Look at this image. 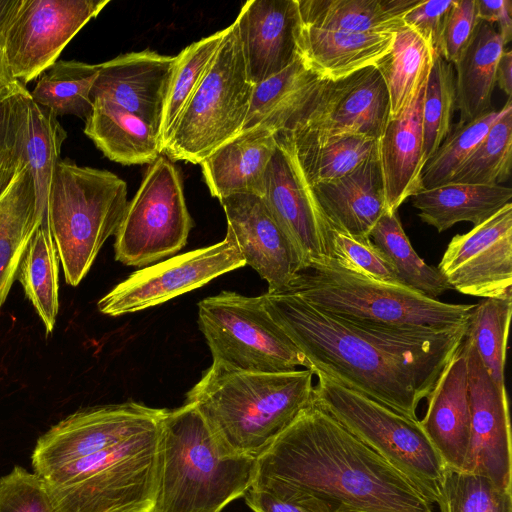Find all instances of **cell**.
<instances>
[{
	"label": "cell",
	"mask_w": 512,
	"mask_h": 512,
	"mask_svg": "<svg viewBox=\"0 0 512 512\" xmlns=\"http://www.w3.org/2000/svg\"><path fill=\"white\" fill-rule=\"evenodd\" d=\"M263 298L308 369L413 419L468 328L439 333L378 329L321 311L290 293L266 292Z\"/></svg>",
	"instance_id": "6da1fadb"
},
{
	"label": "cell",
	"mask_w": 512,
	"mask_h": 512,
	"mask_svg": "<svg viewBox=\"0 0 512 512\" xmlns=\"http://www.w3.org/2000/svg\"><path fill=\"white\" fill-rule=\"evenodd\" d=\"M255 480L311 495L331 512H434L412 481L314 400L257 458Z\"/></svg>",
	"instance_id": "7a4b0ae2"
},
{
	"label": "cell",
	"mask_w": 512,
	"mask_h": 512,
	"mask_svg": "<svg viewBox=\"0 0 512 512\" xmlns=\"http://www.w3.org/2000/svg\"><path fill=\"white\" fill-rule=\"evenodd\" d=\"M311 369L247 372L211 365L187 393L218 440L257 459L313 400Z\"/></svg>",
	"instance_id": "3957f363"
},
{
	"label": "cell",
	"mask_w": 512,
	"mask_h": 512,
	"mask_svg": "<svg viewBox=\"0 0 512 512\" xmlns=\"http://www.w3.org/2000/svg\"><path fill=\"white\" fill-rule=\"evenodd\" d=\"M256 463L230 452L192 403L166 409L151 512H221L252 486Z\"/></svg>",
	"instance_id": "277c9868"
},
{
	"label": "cell",
	"mask_w": 512,
	"mask_h": 512,
	"mask_svg": "<svg viewBox=\"0 0 512 512\" xmlns=\"http://www.w3.org/2000/svg\"><path fill=\"white\" fill-rule=\"evenodd\" d=\"M347 321L378 329L439 333L468 325L475 304H453L349 272L333 259L299 271L284 291ZM281 293V292H280Z\"/></svg>",
	"instance_id": "5b68a950"
},
{
	"label": "cell",
	"mask_w": 512,
	"mask_h": 512,
	"mask_svg": "<svg viewBox=\"0 0 512 512\" xmlns=\"http://www.w3.org/2000/svg\"><path fill=\"white\" fill-rule=\"evenodd\" d=\"M161 422L41 477L55 512H151Z\"/></svg>",
	"instance_id": "8992f818"
},
{
	"label": "cell",
	"mask_w": 512,
	"mask_h": 512,
	"mask_svg": "<svg viewBox=\"0 0 512 512\" xmlns=\"http://www.w3.org/2000/svg\"><path fill=\"white\" fill-rule=\"evenodd\" d=\"M127 204V184L116 174L68 158L59 161L46 219L67 284L77 286L86 276L103 244L115 235Z\"/></svg>",
	"instance_id": "52a82bcc"
},
{
	"label": "cell",
	"mask_w": 512,
	"mask_h": 512,
	"mask_svg": "<svg viewBox=\"0 0 512 512\" xmlns=\"http://www.w3.org/2000/svg\"><path fill=\"white\" fill-rule=\"evenodd\" d=\"M313 400L439 504L445 465L420 421L350 389L321 372Z\"/></svg>",
	"instance_id": "ba28073f"
},
{
	"label": "cell",
	"mask_w": 512,
	"mask_h": 512,
	"mask_svg": "<svg viewBox=\"0 0 512 512\" xmlns=\"http://www.w3.org/2000/svg\"><path fill=\"white\" fill-rule=\"evenodd\" d=\"M253 87L233 22L224 29L217 53L181 113L163 153L170 160L200 164L243 130Z\"/></svg>",
	"instance_id": "9c48e42d"
},
{
	"label": "cell",
	"mask_w": 512,
	"mask_h": 512,
	"mask_svg": "<svg viewBox=\"0 0 512 512\" xmlns=\"http://www.w3.org/2000/svg\"><path fill=\"white\" fill-rule=\"evenodd\" d=\"M198 325L213 366L247 372H285L303 366L304 355L273 320L263 295L221 293L198 303Z\"/></svg>",
	"instance_id": "30bf717a"
},
{
	"label": "cell",
	"mask_w": 512,
	"mask_h": 512,
	"mask_svg": "<svg viewBox=\"0 0 512 512\" xmlns=\"http://www.w3.org/2000/svg\"><path fill=\"white\" fill-rule=\"evenodd\" d=\"M193 226L180 174L160 155L128 202L115 233V259L143 267L180 251Z\"/></svg>",
	"instance_id": "8fae6325"
},
{
	"label": "cell",
	"mask_w": 512,
	"mask_h": 512,
	"mask_svg": "<svg viewBox=\"0 0 512 512\" xmlns=\"http://www.w3.org/2000/svg\"><path fill=\"white\" fill-rule=\"evenodd\" d=\"M389 113L385 82L376 66H369L322 80L280 130L312 139L357 134L379 140Z\"/></svg>",
	"instance_id": "7c38bea8"
},
{
	"label": "cell",
	"mask_w": 512,
	"mask_h": 512,
	"mask_svg": "<svg viewBox=\"0 0 512 512\" xmlns=\"http://www.w3.org/2000/svg\"><path fill=\"white\" fill-rule=\"evenodd\" d=\"M110 0H21L1 41L13 78L27 84L52 67Z\"/></svg>",
	"instance_id": "4fadbf2b"
},
{
	"label": "cell",
	"mask_w": 512,
	"mask_h": 512,
	"mask_svg": "<svg viewBox=\"0 0 512 512\" xmlns=\"http://www.w3.org/2000/svg\"><path fill=\"white\" fill-rule=\"evenodd\" d=\"M245 266L234 242L225 238L213 245L176 255L133 272L97 303L109 316L141 311L197 289L229 271Z\"/></svg>",
	"instance_id": "5bb4252c"
},
{
	"label": "cell",
	"mask_w": 512,
	"mask_h": 512,
	"mask_svg": "<svg viewBox=\"0 0 512 512\" xmlns=\"http://www.w3.org/2000/svg\"><path fill=\"white\" fill-rule=\"evenodd\" d=\"M263 199L294 246L302 269L332 258L331 226L297 159L290 136L276 132Z\"/></svg>",
	"instance_id": "9a60e30c"
},
{
	"label": "cell",
	"mask_w": 512,
	"mask_h": 512,
	"mask_svg": "<svg viewBox=\"0 0 512 512\" xmlns=\"http://www.w3.org/2000/svg\"><path fill=\"white\" fill-rule=\"evenodd\" d=\"M165 411L137 402L78 410L38 438L31 456L33 472L43 477L61 466L113 446L161 421Z\"/></svg>",
	"instance_id": "2e32d148"
},
{
	"label": "cell",
	"mask_w": 512,
	"mask_h": 512,
	"mask_svg": "<svg viewBox=\"0 0 512 512\" xmlns=\"http://www.w3.org/2000/svg\"><path fill=\"white\" fill-rule=\"evenodd\" d=\"M464 295L512 300V203L449 242L437 266Z\"/></svg>",
	"instance_id": "e0dca14e"
},
{
	"label": "cell",
	"mask_w": 512,
	"mask_h": 512,
	"mask_svg": "<svg viewBox=\"0 0 512 512\" xmlns=\"http://www.w3.org/2000/svg\"><path fill=\"white\" fill-rule=\"evenodd\" d=\"M470 405V441L464 472L488 477L501 489L512 488V453L506 387L496 385L465 336Z\"/></svg>",
	"instance_id": "ac0fdd59"
},
{
	"label": "cell",
	"mask_w": 512,
	"mask_h": 512,
	"mask_svg": "<svg viewBox=\"0 0 512 512\" xmlns=\"http://www.w3.org/2000/svg\"><path fill=\"white\" fill-rule=\"evenodd\" d=\"M219 201L226 216V234L236 243L245 265L268 283L267 293L284 292L302 265L263 197L238 193Z\"/></svg>",
	"instance_id": "d6986e66"
},
{
	"label": "cell",
	"mask_w": 512,
	"mask_h": 512,
	"mask_svg": "<svg viewBox=\"0 0 512 512\" xmlns=\"http://www.w3.org/2000/svg\"><path fill=\"white\" fill-rule=\"evenodd\" d=\"M176 61L177 55L144 50L98 64L91 98L93 101L106 99L119 105L160 134L164 104Z\"/></svg>",
	"instance_id": "ffe728a7"
},
{
	"label": "cell",
	"mask_w": 512,
	"mask_h": 512,
	"mask_svg": "<svg viewBox=\"0 0 512 512\" xmlns=\"http://www.w3.org/2000/svg\"><path fill=\"white\" fill-rule=\"evenodd\" d=\"M234 23L251 84L278 74L299 57L296 0L247 1Z\"/></svg>",
	"instance_id": "44dd1931"
},
{
	"label": "cell",
	"mask_w": 512,
	"mask_h": 512,
	"mask_svg": "<svg viewBox=\"0 0 512 512\" xmlns=\"http://www.w3.org/2000/svg\"><path fill=\"white\" fill-rule=\"evenodd\" d=\"M427 400V411L420 421L425 434L445 467L463 471L470 441L468 363L463 342L443 369Z\"/></svg>",
	"instance_id": "7402d4cb"
},
{
	"label": "cell",
	"mask_w": 512,
	"mask_h": 512,
	"mask_svg": "<svg viewBox=\"0 0 512 512\" xmlns=\"http://www.w3.org/2000/svg\"><path fill=\"white\" fill-rule=\"evenodd\" d=\"M428 75L404 111L388 118L378 142L387 211L396 212L403 202L424 189L422 107Z\"/></svg>",
	"instance_id": "603a6c76"
},
{
	"label": "cell",
	"mask_w": 512,
	"mask_h": 512,
	"mask_svg": "<svg viewBox=\"0 0 512 512\" xmlns=\"http://www.w3.org/2000/svg\"><path fill=\"white\" fill-rule=\"evenodd\" d=\"M312 189L331 228L355 237L369 238L387 211L379 153L352 172Z\"/></svg>",
	"instance_id": "cb8c5ba5"
},
{
	"label": "cell",
	"mask_w": 512,
	"mask_h": 512,
	"mask_svg": "<svg viewBox=\"0 0 512 512\" xmlns=\"http://www.w3.org/2000/svg\"><path fill=\"white\" fill-rule=\"evenodd\" d=\"M276 148V132L257 125L241 131L220 146L200 165L213 197L233 194H264V178Z\"/></svg>",
	"instance_id": "d4e9b609"
},
{
	"label": "cell",
	"mask_w": 512,
	"mask_h": 512,
	"mask_svg": "<svg viewBox=\"0 0 512 512\" xmlns=\"http://www.w3.org/2000/svg\"><path fill=\"white\" fill-rule=\"evenodd\" d=\"M395 33L346 32L301 23L298 56L321 80L334 81L375 66L390 51Z\"/></svg>",
	"instance_id": "484cf974"
},
{
	"label": "cell",
	"mask_w": 512,
	"mask_h": 512,
	"mask_svg": "<svg viewBox=\"0 0 512 512\" xmlns=\"http://www.w3.org/2000/svg\"><path fill=\"white\" fill-rule=\"evenodd\" d=\"M85 135L111 161L153 163L163 152L160 134L140 117L106 99H95Z\"/></svg>",
	"instance_id": "4316f807"
},
{
	"label": "cell",
	"mask_w": 512,
	"mask_h": 512,
	"mask_svg": "<svg viewBox=\"0 0 512 512\" xmlns=\"http://www.w3.org/2000/svg\"><path fill=\"white\" fill-rule=\"evenodd\" d=\"M512 189L504 185L448 183L424 189L411 197L419 218L439 233L459 222L482 223L506 204Z\"/></svg>",
	"instance_id": "83f0119b"
},
{
	"label": "cell",
	"mask_w": 512,
	"mask_h": 512,
	"mask_svg": "<svg viewBox=\"0 0 512 512\" xmlns=\"http://www.w3.org/2000/svg\"><path fill=\"white\" fill-rule=\"evenodd\" d=\"M504 47L493 25L480 21L469 45L453 65L455 108L460 114L457 124H465L491 110L496 67Z\"/></svg>",
	"instance_id": "f1b7e54d"
},
{
	"label": "cell",
	"mask_w": 512,
	"mask_h": 512,
	"mask_svg": "<svg viewBox=\"0 0 512 512\" xmlns=\"http://www.w3.org/2000/svg\"><path fill=\"white\" fill-rule=\"evenodd\" d=\"M42 222L28 164L0 197V308L5 302L26 247Z\"/></svg>",
	"instance_id": "f546056e"
},
{
	"label": "cell",
	"mask_w": 512,
	"mask_h": 512,
	"mask_svg": "<svg viewBox=\"0 0 512 512\" xmlns=\"http://www.w3.org/2000/svg\"><path fill=\"white\" fill-rule=\"evenodd\" d=\"M302 24L356 33H395L421 0H296Z\"/></svg>",
	"instance_id": "4dcf8cb0"
},
{
	"label": "cell",
	"mask_w": 512,
	"mask_h": 512,
	"mask_svg": "<svg viewBox=\"0 0 512 512\" xmlns=\"http://www.w3.org/2000/svg\"><path fill=\"white\" fill-rule=\"evenodd\" d=\"M321 81L298 57L278 74L254 85L243 130L263 125L279 131Z\"/></svg>",
	"instance_id": "1f68e13d"
},
{
	"label": "cell",
	"mask_w": 512,
	"mask_h": 512,
	"mask_svg": "<svg viewBox=\"0 0 512 512\" xmlns=\"http://www.w3.org/2000/svg\"><path fill=\"white\" fill-rule=\"evenodd\" d=\"M284 131L291 138L299 164L311 186L340 178L378 155L379 140L364 135L344 134L312 139Z\"/></svg>",
	"instance_id": "d6a6232c"
},
{
	"label": "cell",
	"mask_w": 512,
	"mask_h": 512,
	"mask_svg": "<svg viewBox=\"0 0 512 512\" xmlns=\"http://www.w3.org/2000/svg\"><path fill=\"white\" fill-rule=\"evenodd\" d=\"M59 261L48 221L43 219L26 247L16 279L41 318L47 334L54 329L59 309Z\"/></svg>",
	"instance_id": "836d02e7"
},
{
	"label": "cell",
	"mask_w": 512,
	"mask_h": 512,
	"mask_svg": "<svg viewBox=\"0 0 512 512\" xmlns=\"http://www.w3.org/2000/svg\"><path fill=\"white\" fill-rule=\"evenodd\" d=\"M434 56L428 42L411 28L403 25L396 31L390 51L375 65L388 91L389 117L398 116L410 103Z\"/></svg>",
	"instance_id": "e575fe53"
},
{
	"label": "cell",
	"mask_w": 512,
	"mask_h": 512,
	"mask_svg": "<svg viewBox=\"0 0 512 512\" xmlns=\"http://www.w3.org/2000/svg\"><path fill=\"white\" fill-rule=\"evenodd\" d=\"M98 67L76 60H58L37 78L30 91L31 100L56 117L73 115L86 120L93 110L91 90Z\"/></svg>",
	"instance_id": "d590c367"
},
{
	"label": "cell",
	"mask_w": 512,
	"mask_h": 512,
	"mask_svg": "<svg viewBox=\"0 0 512 512\" xmlns=\"http://www.w3.org/2000/svg\"><path fill=\"white\" fill-rule=\"evenodd\" d=\"M369 237L389 259L403 286L434 299L450 289L437 267L428 265L413 249L397 211H385Z\"/></svg>",
	"instance_id": "8d00e7d4"
},
{
	"label": "cell",
	"mask_w": 512,
	"mask_h": 512,
	"mask_svg": "<svg viewBox=\"0 0 512 512\" xmlns=\"http://www.w3.org/2000/svg\"><path fill=\"white\" fill-rule=\"evenodd\" d=\"M66 138L67 132L57 117L30 97L26 152L42 220L46 219L48 195Z\"/></svg>",
	"instance_id": "74e56055"
},
{
	"label": "cell",
	"mask_w": 512,
	"mask_h": 512,
	"mask_svg": "<svg viewBox=\"0 0 512 512\" xmlns=\"http://www.w3.org/2000/svg\"><path fill=\"white\" fill-rule=\"evenodd\" d=\"M223 35L224 29L190 44L177 55L161 121L160 138L163 148L215 57Z\"/></svg>",
	"instance_id": "f35d334b"
},
{
	"label": "cell",
	"mask_w": 512,
	"mask_h": 512,
	"mask_svg": "<svg viewBox=\"0 0 512 512\" xmlns=\"http://www.w3.org/2000/svg\"><path fill=\"white\" fill-rule=\"evenodd\" d=\"M512 300L485 299L475 304L466 337L492 381L505 386V363Z\"/></svg>",
	"instance_id": "ab89813d"
},
{
	"label": "cell",
	"mask_w": 512,
	"mask_h": 512,
	"mask_svg": "<svg viewBox=\"0 0 512 512\" xmlns=\"http://www.w3.org/2000/svg\"><path fill=\"white\" fill-rule=\"evenodd\" d=\"M29 98L19 81L0 90V197L28 164Z\"/></svg>",
	"instance_id": "60d3db41"
},
{
	"label": "cell",
	"mask_w": 512,
	"mask_h": 512,
	"mask_svg": "<svg viewBox=\"0 0 512 512\" xmlns=\"http://www.w3.org/2000/svg\"><path fill=\"white\" fill-rule=\"evenodd\" d=\"M512 107L490 128L487 135L462 163L449 183L501 185L511 174ZM448 184V183H447Z\"/></svg>",
	"instance_id": "b9f144b4"
},
{
	"label": "cell",
	"mask_w": 512,
	"mask_h": 512,
	"mask_svg": "<svg viewBox=\"0 0 512 512\" xmlns=\"http://www.w3.org/2000/svg\"><path fill=\"white\" fill-rule=\"evenodd\" d=\"M510 107H512V101L508 98L501 109H491L472 121L461 125L456 124L425 163L422 172L423 188L430 189L449 183L454 173L484 139L492 125Z\"/></svg>",
	"instance_id": "7bdbcfd3"
},
{
	"label": "cell",
	"mask_w": 512,
	"mask_h": 512,
	"mask_svg": "<svg viewBox=\"0 0 512 512\" xmlns=\"http://www.w3.org/2000/svg\"><path fill=\"white\" fill-rule=\"evenodd\" d=\"M455 107L454 67L435 54L427 78L422 107L423 157L425 163L450 133Z\"/></svg>",
	"instance_id": "ee69618b"
},
{
	"label": "cell",
	"mask_w": 512,
	"mask_h": 512,
	"mask_svg": "<svg viewBox=\"0 0 512 512\" xmlns=\"http://www.w3.org/2000/svg\"><path fill=\"white\" fill-rule=\"evenodd\" d=\"M438 506L440 512H512V492L486 476L446 467Z\"/></svg>",
	"instance_id": "f6af8a7d"
},
{
	"label": "cell",
	"mask_w": 512,
	"mask_h": 512,
	"mask_svg": "<svg viewBox=\"0 0 512 512\" xmlns=\"http://www.w3.org/2000/svg\"><path fill=\"white\" fill-rule=\"evenodd\" d=\"M331 249L333 260L341 268L374 281L403 286L389 259L370 237L359 238L332 228Z\"/></svg>",
	"instance_id": "bcb514c9"
},
{
	"label": "cell",
	"mask_w": 512,
	"mask_h": 512,
	"mask_svg": "<svg viewBox=\"0 0 512 512\" xmlns=\"http://www.w3.org/2000/svg\"><path fill=\"white\" fill-rule=\"evenodd\" d=\"M0 512H55L44 480L14 466L0 477Z\"/></svg>",
	"instance_id": "7dc6e473"
},
{
	"label": "cell",
	"mask_w": 512,
	"mask_h": 512,
	"mask_svg": "<svg viewBox=\"0 0 512 512\" xmlns=\"http://www.w3.org/2000/svg\"><path fill=\"white\" fill-rule=\"evenodd\" d=\"M243 497L253 512H331L323 501L269 480H255Z\"/></svg>",
	"instance_id": "c3c4849f"
},
{
	"label": "cell",
	"mask_w": 512,
	"mask_h": 512,
	"mask_svg": "<svg viewBox=\"0 0 512 512\" xmlns=\"http://www.w3.org/2000/svg\"><path fill=\"white\" fill-rule=\"evenodd\" d=\"M479 22L477 0H454L438 56L454 65L469 45Z\"/></svg>",
	"instance_id": "681fc988"
},
{
	"label": "cell",
	"mask_w": 512,
	"mask_h": 512,
	"mask_svg": "<svg viewBox=\"0 0 512 512\" xmlns=\"http://www.w3.org/2000/svg\"><path fill=\"white\" fill-rule=\"evenodd\" d=\"M453 3L454 0H421L403 17V24L427 41L436 55L440 53L445 23Z\"/></svg>",
	"instance_id": "f907efd6"
},
{
	"label": "cell",
	"mask_w": 512,
	"mask_h": 512,
	"mask_svg": "<svg viewBox=\"0 0 512 512\" xmlns=\"http://www.w3.org/2000/svg\"><path fill=\"white\" fill-rule=\"evenodd\" d=\"M477 13L480 21L498 24L504 45L512 39V1L511 0H477Z\"/></svg>",
	"instance_id": "816d5d0a"
},
{
	"label": "cell",
	"mask_w": 512,
	"mask_h": 512,
	"mask_svg": "<svg viewBox=\"0 0 512 512\" xmlns=\"http://www.w3.org/2000/svg\"><path fill=\"white\" fill-rule=\"evenodd\" d=\"M495 82L511 98L512 94V51L504 50L496 67Z\"/></svg>",
	"instance_id": "f5cc1de1"
},
{
	"label": "cell",
	"mask_w": 512,
	"mask_h": 512,
	"mask_svg": "<svg viewBox=\"0 0 512 512\" xmlns=\"http://www.w3.org/2000/svg\"><path fill=\"white\" fill-rule=\"evenodd\" d=\"M21 4V0H0V43Z\"/></svg>",
	"instance_id": "db71d44e"
},
{
	"label": "cell",
	"mask_w": 512,
	"mask_h": 512,
	"mask_svg": "<svg viewBox=\"0 0 512 512\" xmlns=\"http://www.w3.org/2000/svg\"><path fill=\"white\" fill-rule=\"evenodd\" d=\"M17 82L9 70L2 44L0 43V90Z\"/></svg>",
	"instance_id": "11a10c76"
}]
</instances>
